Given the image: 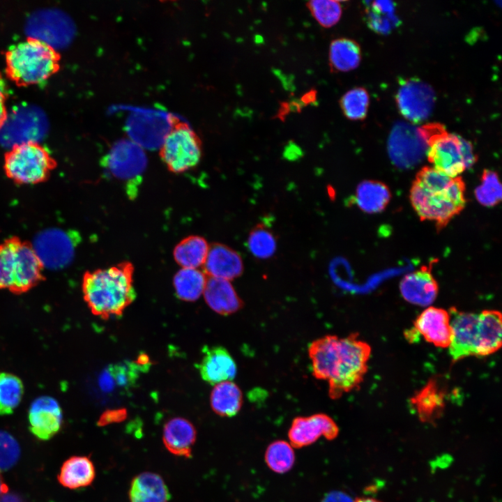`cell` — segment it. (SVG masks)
Returning <instances> with one entry per match:
<instances>
[{
	"label": "cell",
	"instance_id": "cell-1",
	"mask_svg": "<svg viewBox=\"0 0 502 502\" xmlns=\"http://www.w3.org/2000/svg\"><path fill=\"white\" fill-rule=\"evenodd\" d=\"M312 374L328 382V395L337 400L358 388L367 373L371 347L358 333L346 337L328 335L309 345Z\"/></svg>",
	"mask_w": 502,
	"mask_h": 502
},
{
	"label": "cell",
	"instance_id": "cell-2",
	"mask_svg": "<svg viewBox=\"0 0 502 502\" xmlns=\"http://www.w3.org/2000/svg\"><path fill=\"white\" fill-rule=\"evenodd\" d=\"M465 190L461 176L450 178L425 166L412 183L409 199L420 220L434 222L440 231L464 208Z\"/></svg>",
	"mask_w": 502,
	"mask_h": 502
},
{
	"label": "cell",
	"instance_id": "cell-3",
	"mask_svg": "<svg viewBox=\"0 0 502 502\" xmlns=\"http://www.w3.org/2000/svg\"><path fill=\"white\" fill-rule=\"evenodd\" d=\"M133 274L134 266L128 261L84 273L82 289L92 313L104 319L121 315L136 297Z\"/></svg>",
	"mask_w": 502,
	"mask_h": 502
},
{
	"label": "cell",
	"instance_id": "cell-4",
	"mask_svg": "<svg viewBox=\"0 0 502 502\" xmlns=\"http://www.w3.org/2000/svg\"><path fill=\"white\" fill-rule=\"evenodd\" d=\"M450 317L452 339L449 353L453 362L469 356H486L501 347V314L486 310L480 313L460 311L452 307Z\"/></svg>",
	"mask_w": 502,
	"mask_h": 502
},
{
	"label": "cell",
	"instance_id": "cell-5",
	"mask_svg": "<svg viewBox=\"0 0 502 502\" xmlns=\"http://www.w3.org/2000/svg\"><path fill=\"white\" fill-rule=\"evenodd\" d=\"M5 58L6 74L18 86L44 84L60 67L59 52L46 41L32 37L10 45Z\"/></svg>",
	"mask_w": 502,
	"mask_h": 502
},
{
	"label": "cell",
	"instance_id": "cell-6",
	"mask_svg": "<svg viewBox=\"0 0 502 502\" xmlns=\"http://www.w3.org/2000/svg\"><path fill=\"white\" fill-rule=\"evenodd\" d=\"M44 266L31 244L18 237L0 243V289L21 294L43 278Z\"/></svg>",
	"mask_w": 502,
	"mask_h": 502
},
{
	"label": "cell",
	"instance_id": "cell-7",
	"mask_svg": "<svg viewBox=\"0 0 502 502\" xmlns=\"http://www.w3.org/2000/svg\"><path fill=\"white\" fill-rule=\"evenodd\" d=\"M50 151L34 141L17 143L6 152L3 169L6 176L20 185L45 181L56 167Z\"/></svg>",
	"mask_w": 502,
	"mask_h": 502
},
{
	"label": "cell",
	"instance_id": "cell-8",
	"mask_svg": "<svg viewBox=\"0 0 502 502\" xmlns=\"http://www.w3.org/2000/svg\"><path fill=\"white\" fill-rule=\"evenodd\" d=\"M426 155L432 167L450 178L459 176L478 160L469 141L448 132L428 144Z\"/></svg>",
	"mask_w": 502,
	"mask_h": 502
},
{
	"label": "cell",
	"instance_id": "cell-9",
	"mask_svg": "<svg viewBox=\"0 0 502 502\" xmlns=\"http://www.w3.org/2000/svg\"><path fill=\"white\" fill-rule=\"evenodd\" d=\"M147 165L144 149L130 139L116 142L102 160L105 172L126 184L127 192L132 197L137 195V185Z\"/></svg>",
	"mask_w": 502,
	"mask_h": 502
},
{
	"label": "cell",
	"instance_id": "cell-10",
	"mask_svg": "<svg viewBox=\"0 0 502 502\" xmlns=\"http://www.w3.org/2000/svg\"><path fill=\"white\" fill-rule=\"evenodd\" d=\"M160 149V156L167 169L181 174L195 167L201 155V142L187 125L173 123Z\"/></svg>",
	"mask_w": 502,
	"mask_h": 502
},
{
	"label": "cell",
	"instance_id": "cell-11",
	"mask_svg": "<svg viewBox=\"0 0 502 502\" xmlns=\"http://www.w3.org/2000/svg\"><path fill=\"white\" fill-rule=\"evenodd\" d=\"M427 149L418 128L404 122L397 123L393 126L388 142V151L395 166L407 169L416 165L426 155Z\"/></svg>",
	"mask_w": 502,
	"mask_h": 502
},
{
	"label": "cell",
	"instance_id": "cell-12",
	"mask_svg": "<svg viewBox=\"0 0 502 502\" xmlns=\"http://www.w3.org/2000/svg\"><path fill=\"white\" fill-rule=\"evenodd\" d=\"M434 102L433 89L418 79L402 82L396 95V102L401 114L414 123H421L428 118Z\"/></svg>",
	"mask_w": 502,
	"mask_h": 502
},
{
	"label": "cell",
	"instance_id": "cell-13",
	"mask_svg": "<svg viewBox=\"0 0 502 502\" xmlns=\"http://www.w3.org/2000/svg\"><path fill=\"white\" fill-rule=\"evenodd\" d=\"M75 235L56 229L40 234L33 247L43 266L57 268L70 263L77 244Z\"/></svg>",
	"mask_w": 502,
	"mask_h": 502
},
{
	"label": "cell",
	"instance_id": "cell-14",
	"mask_svg": "<svg viewBox=\"0 0 502 502\" xmlns=\"http://www.w3.org/2000/svg\"><path fill=\"white\" fill-rule=\"evenodd\" d=\"M406 339L421 335L429 343L440 348H448L452 339L450 317L448 312L429 306L420 313L414 321L413 330L405 334Z\"/></svg>",
	"mask_w": 502,
	"mask_h": 502
},
{
	"label": "cell",
	"instance_id": "cell-15",
	"mask_svg": "<svg viewBox=\"0 0 502 502\" xmlns=\"http://www.w3.org/2000/svg\"><path fill=\"white\" fill-rule=\"evenodd\" d=\"M338 434L339 427L333 418L325 413H315L295 418L288 437L292 447L300 448L314 443L321 436L333 440Z\"/></svg>",
	"mask_w": 502,
	"mask_h": 502
},
{
	"label": "cell",
	"instance_id": "cell-16",
	"mask_svg": "<svg viewBox=\"0 0 502 502\" xmlns=\"http://www.w3.org/2000/svg\"><path fill=\"white\" fill-rule=\"evenodd\" d=\"M157 113H139L130 121L128 132L130 140L142 149H155L160 147L170 131L173 123Z\"/></svg>",
	"mask_w": 502,
	"mask_h": 502
},
{
	"label": "cell",
	"instance_id": "cell-17",
	"mask_svg": "<svg viewBox=\"0 0 502 502\" xmlns=\"http://www.w3.org/2000/svg\"><path fill=\"white\" fill-rule=\"evenodd\" d=\"M29 420L31 432L41 440H48L61 428V406L52 397H39L35 399L30 406Z\"/></svg>",
	"mask_w": 502,
	"mask_h": 502
},
{
	"label": "cell",
	"instance_id": "cell-18",
	"mask_svg": "<svg viewBox=\"0 0 502 502\" xmlns=\"http://www.w3.org/2000/svg\"><path fill=\"white\" fill-rule=\"evenodd\" d=\"M203 357L197 367L201 379L211 385L231 381L237 372L236 364L229 351L220 346L202 349Z\"/></svg>",
	"mask_w": 502,
	"mask_h": 502
},
{
	"label": "cell",
	"instance_id": "cell-19",
	"mask_svg": "<svg viewBox=\"0 0 502 502\" xmlns=\"http://www.w3.org/2000/svg\"><path fill=\"white\" fill-rule=\"evenodd\" d=\"M400 291L403 298L407 302L426 307L430 305L436 298L439 285L430 268L423 266L402 279Z\"/></svg>",
	"mask_w": 502,
	"mask_h": 502
},
{
	"label": "cell",
	"instance_id": "cell-20",
	"mask_svg": "<svg viewBox=\"0 0 502 502\" xmlns=\"http://www.w3.org/2000/svg\"><path fill=\"white\" fill-rule=\"evenodd\" d=\"M203 267L207 277L228 281L239 277L244 268L241 255L231 248L218 243L209 245Z\"/></svg>",
	"mask_w": 502,
	"mask_h": 502
},
{
	"label": "cell",
	"instance_id": "cell-21",
	"mask_svg": "<svg viewBox=\"0 0 502 502\" xmlns=\"http://www.w3.org/2000/svg\"><path fill=\"white\" fill-rule=\"evenodd\" d=\"M196 437L195 427L185 418H174L164 425L163 443L167 450L174 455L191 457Z\"/></svg>",
	"mask_w": 502,
	"mask_h": 502
},
{
	"label": "cell",
	"instance_id": "cell-22",
	"mask_svg": "<svg viewBox=\"0 0 502 502\" xmlns=\"http://www.w3.org/2000/svg\"><path fill=\"white\" fill-rule=\"evenodd\" d=\"M203 294L208 307L222 315L235 313L243 306L234 287L226 280L208 277Z\"/></svg>",
	"mask_w": 502,
	"mask_h": 502
},
{
	"label": "cell",
	"instance_id": "cell-23",
	"mask_svg": "<svg viewBox=\"0 0 502 502\" xmlns=\"http://www.w3.org/2000/svg\"><path fill=\"white\" fill-rule=\"evenodd\" d=\"M128 494L130 502H168L171 499L162 478L151 472L136 476L131 482Z\"/></svg>",
	"mask_w": 502,
	"mask_h": 502
},
{
	"label": "cell",
	"instance_id": "cell-24",
	"mask_svg": "<svg viewBox=\"0 0 502 502\" xmlns=\"http://www.w3.org/2000/svg\"><path fill=\"white\" fill-rule=\"evenodd\" d=\"M445 396L434 380L429 382L413 397L411 404L423 423H434L445 407Z\"/></svg>",
	"mask_w": 502,
	"mask_h": 502
},
{
	"label": "cell",
	"instance_id": "cell-25",
	"mask_svg": "<svg viewBox=\"0 0 502 502\" xmlns=\"http://www.w3.org/2000/svg\"><path fill=\"white\" fill-rule=\"evenodd\" d=\"M95 476V467L90 458L73 456L63 462L57 478L63 487L75 489L90 485Z\"/></svg>",
	"mask_w": 502,
	"mask_h": 502
},
{
	"label": "cell",
	"instance_id": "cell-26",
	"mask_svg": "<svg viewBox=\"0 0 502 502\" xmlns=\"http://www.w3.org/2000/svg\"><path fill=\"white\" fill-rule=\"evenodd\" d=\"M390 198V190L384 183L375 180H364L356 188L354 201L362 211L377 213L384 211Z\"/></svg>",
	"mask_w": 502,
	"mask_h": 502
},
{
	"label": "cell",
	"instance_id": "cell-27",
	"mask_svg": "<svg viewBox=\"0 0 502 502\" xmlns=\"http://www.w3.org/2000/svg\"><path fill=\"white\" fill-rule=\"evenodd\" d=\"M212 410L222 417H233L241 410L243 393L231 381L219 383L213 387L210 397Z\"/></svg>",
	"mask_w": 502,
	"mask_h": 502
},
{
	"label": "cell",
	"instance_id": "cell-28",
	"mask_svg": "<svg viewBox=\"0 0 502 502\" xmlns=\"http://www.w3.org/2000/svg\"><path fill=\"white\" fill-rule=\"evenodd\" d=\"M208 250L209 245L204 237L188 236L174 248V259L182 268H197L204 265Z\"/></svg>",
	"mask_w": 502,
	"mask_h": 502
},
{
	"label": "cell",
	"instance_id": "cell-29",
	"mask_svg": "<svg viewBox=\"0 0 502 502\" xmlns=\"http://www.w3.org/2000/svg\"><path fill=\"white\" fill-rule=\"evenodd\" d=\"M361 60L359 45L353 40L337 38L329 48L330 68L335 72H348L356 68Z\"/></svg>",
	"mask_w": 502,
	"mask_h": 502
},
{
	"label": "cell",
	"instance_id": "cell-30",
	"mask_svg": "<svg viewBox=\"0 0 502 502\" xmlns=\"http://www.w3.org/2000/svg\"><path fill=\"white\" fill-rule=\"evenodd\" d=\"M206 274L197 268H181L174 275L173 284L177 297L183 301L193 302L203 294Z\"/></svg>",
	"mask_w": 502,
	"mask_h": 502
},
{
	"label": "cell",
	"instance_id": "cell-31",
	"mask_svg": "<svg viewBox=\"0 0 502 502\" xmlns=\"http://www.w3.org/2000/svg\"><path fill=\"white\" fill-rule=\"evenodd\" d=\"M142 366L128 362L110 365L99 378V385L104 391L110 392L115 388H129L138 377V370ZM144 367V366H143Z\"/></svg>",
	"mask_w": 502,
	"mask_h": 502
},
{
	"label": "cell",
	"instance_id": "cell-32",
	"mask_svg": "<svg viewBox=\"0 0 502 502\" xmlns=\"http://www.w3.org/2000/svg\"><path fill=\"white\" fill-rule=\"evenodd\" d=\"M265 462L268 467L276 473L289 471L295 462V454L292 446L282 440L272 442L266 448Z\"/></svg>",
	"mask_w": 502,
	"mask_h": 502
},
{
	"label": "cell",
	"instance_id": "cell-33",
	"mask_svg": "<svg viewBox=\"0 0 502 502\" xmlns=\"http://www.w3.org/2000/svg\"><path fill=\"white\" fill-rule=\"evenodd\" d=\"M21 380L14 374L0 373V415L11 413L19 405L23 395Z\"/></svg>",
	"mask_w": 502,
	"mask_h": 502
},
{
	"label": "cell",
	"instance_id": "cell-34",
	"mask_svg": "<svg viewBox=\"0 0 502 502\" xmlns=\"http://www.w3.org/2000/svg\"><path fill=\"white\" fill-rule=\"evenodd\" d=\"M477 201L483 206L493 207L502 197V186L497 173L485 169L482 173L480 184L474 190Z\"/></svg>",
	"mask_w": 502,
	"mask_h": 502
},
{
	"label": "cell",
	"instance_id": "cell-35",
	"mask_svg": "<svg viewBox=\"0 0 502 502\" xmlns=\"http://www.w3.org/2000/svg\"><path fill=\"white\" fill-rule=\"evenodd\" d=\"M247 245L250 252L259 259L272 257L277 248L273 233L263 225H258L251 230Z\"/></svg>",
	"mask_w": 502,
	"mask_h": 502
},
{
	"label": "cell",
	"instance_id": "cell-36",
	"mask_svg": "<svg viewBox=\"0 0 502 502\" xmlns=\"http://www.w3.org/2000/svg\"><path fill=\"white\" fill-rule=\"evenodd\" d=\"M340 102L347 118L351 120H363L367 115L370 98L365 89L357 87L344 93Z\"/></svg>",
	"mask_w": 502,
	"mask_h": 502
},
{
	"label": "cell",
	"instance_id": "cell-37",
	"mask_svg": "<svg viewBox=\"0 0 502 502\" xmlns=\"http://www.w3.org/2000/svg\"><path fill=\"white\" fill-rule=\"evenodd\" d=\"M307 6L314 18L325 28L334 26L341 17L342 6L337 1L312 0L307 2Z\"/></svg>",
	"mask_w": 502,
	"mask_h": 502
},
{
	"label": "cell",
	"instance_id": "cell-38",
	"mask_svg": "<svg viewBox=\"0 0 502 502\" xmlns=\"http://www.w3.org/2000/svg\"><path fill=\"white\" fill-rule=\"evenodd\" d=\"M371 6V12L368 14L370 26L378 32H388L396 22L394 5L389 1H375Z\"/></svg>",
	"mask_w": 502,
	"mask_h": 502
},
{
	"label": "cell",
	"instance_id": "cell-39",
	"mask_svg": "<svg viewBox=\"0 0 502 502\" xmlns=\"http://www.w3.org/2000/svg\"><path fill=\"white\" fill-rule=\"evenodd\" d=\"M20 455V449L16 439L8 432L0 430V469L13 466Z\"/></svg>",
	"mask_w": 502,
	"mask_h": 502
},
{
	"label": "cell",
	"instance_id": "cell-40",
	"mask_svg": "<svg viewBox=\"0 0 502 502\" xmlns=\"http://www.w3.org/2000/svg\"><path fill=\"white\" fill-rule=\"evenodd\" d=\"M420 135L427 145L447 132L445 126L439 123H430L418 128Z\"/></svg>",
	"mask_w": 502,
	"mask_h": 502
},
{
	"label": "cell",
	"instance_id": "cell-41",
	"mask_svg": "<svg viewBox=\"0 0 502 502\" xmlns=\"http://www.w3.org/2000/svg\"><path fill=\"white\" fill-rule=\"evenodd\" d=\"M127 417V411L125 409H110L105 411L100 417L98 425L105 426L109 424L123 421Z\"/></svg>",
	"mask_w": 502,
	"mask_h": 502
},
{
	"label": "cell",
	"instance_id": "cell-42",
	"mask_svg": "<svg viewBox=\"0 0 502 502\" xmlns=\"http://www.w3.org/2000/svg\"><path fill=\"white\" fill-rule=\"evenodd\" d=\"M8 95L7 83L0 73V128L3 126L7 116L6 100Z\"/></svg>",
	"mask_w": 502,
	"mask_h": 502
},
{
	"label": "cell",
	"instance_id": "cell-43",
	"mask_svg": "<svg viewBox=\"0 0 502 502\" xmlns=\"http://www.w3.org/2000/svg\"><path fill=\"white\" fill-rule=\"evenodd\" d=\"M349 495L342 491H333L326 494L321 502H353Z\"/></svg>",
	"mask_w": 502,
	"mask_h": 502
},
{
	"label": "cell",
	"instance_id": "cell-44",
	"mask_svg": "<svg viewBox=\"0 0 502 502\" xmlns=\"http://www.w3.org/2000/svg\"><path fill=\"white\" fill-rule=\"evenodd\" d=\"M353 502H382V501H381L379 499H376L375 498H373V497L365 496V497L358 498L356 500H354Z\"/></svg>",
	"mask_w": 502,
	"mask_h": 502
},
{
	"label": "cell",
	"instance_id": "cell-45",
	"mask_svg": "<svg viewBox=\"0 0 502 502\" xmlns=\"http://www.w3.org/2000/svg\"><path fill=\"white\" fill-rule=\"evenodd\" d=\"M8 490V486L4 482L3 478L0 473V496L6 493Z\"/></svg>",
	"mask_w": 502,
	"mask_h": 502
}]
</instances>
